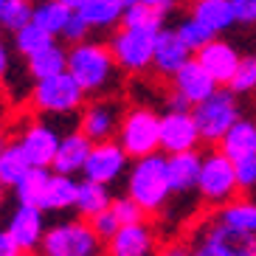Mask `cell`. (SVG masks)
<instances>
[{
	"label": "cell",
	"mask_w": 256,
	"mask_h": 256,
	"mask_svg": "<svg viewBox=\"0 0 256 256\" xmlns=\"http://www.w3.org/2000/svg\"><path fill=\"white\" fill-rule=\"evenodd\" d=\"M113 51L98 42H76L74 51L68 54V74L74 76L84 93H96L110 84L116 74Z\"/></svg>",
	"instance_id": "obj_1"
},
{
	"label": "cell",
	"mask_w": 256,
	"mask_h": 256,
	"mask_svg": "<svg viewBox=\"0 0 256 256\" xmlns=\"http://www.w3.org/2000/svg\"><path fill=\"white\" fill-rule=\"evenodd\" d=\"M130 197L141 206L146 214L164 208V203L169 200L172 188H169V174H166V158L160 155H146L138 158V164L130 172Z\"/></svg>",
	"instance_id": "obj_2"
},
{
	"label": "cell",
	"mask_w": 256,
	"mask_h": 256,
	"mask_svg": "<svg viewBox=\"0 0 256 256\" xmlns=\"http://www.w3.org/2000/svg\"><path fill=\"white\" fill-rule=\"evenodd\" d=\"M118 144L130 158H146L160 150V118L146 107H132L124 113Z\"/></svg>",
	"instance_id": "obj_3"
},
{
	"label": "cell",
	"mask_w": 256,
	"mask_h": 256,
	"mask_svg": "<svg viewBox=\"0 0 256 256\" xmlns=\"http://www.w3.org/2000/svg\"><path fill=\"white\" fill-rule=\"evenodd\" d=\"M194 121L200 130L203 141H222L226 132L240 121V107L231 90H217L214 96H208L203 104L194 107Z\"/></svg>",
	"instance_id": "obj_4"
},
{
	"label": "cell",
	"mask_w": 256,
	"mask_h": 256,
	"mask_svg": "<svg viewBox=\"0 0 256 256\" xmlns=\"http://www.w3.org/2000/svg\"><path fill=\"white\" fill-rule=\"evenodd\" d=\"M98 242L90 222H62L48 228L40 248L46 256H96Z\"/></svg>",
	"instance_id": "obj_5"
},
{
	"label": "cell",
	"mask_w": 256,
	"mask_h": 256,
	"mask_svg": "<svg viewBox=\"0 0 256 256\" xmlns=\"http://www.w3.org/2000/svg\"><path fill=\"white\" fill-rule=\"evenodd\" d=\"M197 188L203 194L206 203L222 206L231 203L234 192H236V169H234V160L222 152H208L203 158L200 166V178H197Z\"/></svg>",
	"instance_id": "obj_6"
},
{
	"label": "cell",
	"mask_w": 256,
	"mask_h": 256,
	"mask_svg": "<svg viewBox=\"0 0 256 256\" xmlns=\"http://www.w3.org/2000/svg\"><path fill=\"white\" fill-rule=\"evenodd\" d=\"M155 37H158V34L138 31V28L116 31L113 42H110L116 65H118L121 70H130V74L146 70L152 65V56H155Z\"/></svg>",
	"instance_id": "obj_7"
},
{
	"label": "cell",
	"mask_w": 256,
	"mask_h": 256,
	"mask_svg": "<svg viewBox=\"0 0 256 256\" xmlns=\"http://www.w3.org/2000/svg\"><path fill=\"white\" fill-rule=\"evenodd\" d=\"M82 98L84 90L68 70L51 79H40L34 88V104L46 113H74L82 107Z\"/></svg>",
	"instance_id": "obj_8"
},
{
	"label": "cell",
	"mask_w": 256,
	"mask_h": 256,
	"mask_svg": "<svg viewBox=\"0 0 256 256\" xmlns=\"http://www.w3.org/2000/svg\"><path fill=\"white\" fill-rule=\"evenodd\" d=\"M174 104L178 110H183L186 104H203L208 96L217 93V82L214 76L200 65L197 60H188L178 74H174Z\"/></svg>",
	"instance_id": "obj_9"
},
{
	"label": "cell",
	"mask_w": 256,
	"mask_h": 256,
	"mask_svg": "<svg viewBox=\"0 0 256 256\" xmlns=\"http://www.w3.org/2000/svg\"><path fill=\"white\" fill-rule=\"evenodd\" d=\"M256 248V236L240 234L222 222H211L192 256H248Z\"/></svg>",
	"instance_id": "obj_10"
},
{
	"label": "cell",
	"mask_w": 256,
	"mask_h": 256,
	"mask_svg": "<svg viewBox=\"0 0 256 256\" xmlns=\"http://www.w3.org/2000/svg\"><path fill=\"white\" fill-rule=\"evenodd\" d=\"M127 152L121 150L118 141H102L96 144L90 150V155H88V160H84V180H93V183H102V186H107V183H113L116 178H118L124 169H127Z\"/></svg>",
	"instance_id": "obj_11"
},
{
	"label": "cell",
	"mask_w": 256,
	"mask_h": 256,
	"mask_svg": "<svg viewBox=\"0 0 256 256\" xmlns=\"http://www.w3.org/2000/svg\"><path fill=\"white\" fill-rule=\"evenodd\" d=\"M197 141H200V130H197L194 113L172 110L160 118V150H166L169 155L197 150Z\"/></svg>",
	"instance_id": "obj_12"
},
{
	"label": "cell",
	"mask_w": 256,
	"mask_h": 256,
	"mask_svg": "<svg viewBox=\"0 0 256 256\" xmlns=\"http://www.w3.org/2000/svg\"><path fill=\"white\" fill-rule=\"evenodd\" d=\"M121 121H124V113H121L118 102H113V98L96 102V104H90L82 116V136H88L96 144L110 141L113 132L121 130Z\"/></svg>",
	"instance_id": "obj_13"
},
{
	"label": "cell",
	"mask_w": 256,
	"mask_h": 256,
	"mask_svg": "<svg viewBox=\"0 0 256 256\" xmlns=\"http://www.w3.org/2000/svg\"><path fill=\"white\" fill-rule=\"evenodd\" d=\"M60 141L62 138L56 136V130H51L48 124H31L23 136H20L17 144H20V150H23V155L28 158L31 166L46 169V166H54Z\"/></svg>",
	"instance_id": "obj_14"
},
{
	"label": "cell",
	"mask_w": 256,
	"mask_h": 256,
	"mask_svg": "<svg viewBox=\"0 0 256 256\" xmlns=\"http://www.w3.org/2000/svg\"><path fill=\"white\" fill-rule=\"evenodd\" d=\"M240 60L242 56L236 54V48L228 46V42H222V40H211L208 46H203L200 51H197V62L214 76L217 84L231 82L234 74H236V68H240Z\"/></svg>",
	"instance_id": "obj_15"
},
{
	"label": "cell",
	"mask_w": 256,
	"mask_h": 256,
	"mask_svg": "<svg viewBox=\"0 0 256 256\" xmlns=\"http://www.w3.org/2000/svg\"><path fill=\"white\" fill-rule=\"evenodd\" d=\"M8 234L20 245V250H34L42 245L46 236V222H42V208L40 206H20L8 220Z\"/></svg>",
	"instance_id": "obj_16"
},
{
	"label": "cell",
	"mask_w": 256,
	"mask_h": 256,
	"mask_svg": "<svg viewBox=\"0 0 256 256\" xmlns=\"http://www.w3.org/2000/svg\"><path fill=\"white\" fill-rule=\"evenodd\" d=\"M110 256H152L155 250V234L144 222H132V226H121L116 236L107 242Z\"/></svg>",
	"instance_id": "obj_17"
},
{
	"label": "cell",
	"mask_w": 256,
	"mask_h": 256,
	"mask_svg": "<svg viewBox=\"0 0 256 256\" xmlns=\"http://www.w3.org/2000/svg\"><path fill=\"white\" fill-rule=\"evenodd\" d=\"M188 54L192 51H188V46L180 40L178 31H158L152 65H155L164 76H174L188 62Z\"/></svg>",
	"instance_id": "obj_18"
},
{
	"label": "cell",
	"mask_w": 256,
	"mask_h": 256,
	"mask_svg": "<svg viewBox=\"0 0 256 256\" xmlns=\"http://www.w3.org/2000/svg\"><path fill=\"white\" fill-rule=\"evenodd\" d=\"M200 166H203V158L192 152H174L166 158V174H169V188L183 194L192 186H197V178H200Z\"/></svg>",
	"instance_id": "obj_19"
},
{
	"label": "cell",
	"mask_w": 256,
	"mask_h": 256,
	"mask_svg": "<svg viewBox=\"0 0 256 256\" xmlns=\"http://www.w3.org/2000/svg\"><path fill=\"white\" fill-rule=\"evenodd\" d=\"M93 144L88 136L82 132H70L60 141V150H56V158H54V169L56 174H74L84 169V160L90 155Z\"/></svg>",
	"instance_id": "obj_20"
},
{
	"label": "cell",
	"mask_w": 256,
	"mask_h": 256,
	"mask_svg": "<svg viewBox=\"0 0 256 256\" xmlns=\"http://www.w3.org/2000/svg\"><path fill=\"white\" fill-rule=\"evenodd\" d=\"M220 152L228 155L231 160H242L248 155H256V124L254 121H245V118L236 121L226 132V138L220 141Z\"/></svg>",
	"instance_id": "obj_21"
},
{
	"label": "cell",
	"mask_w": 256,
	"mask_h": 256,
	"mask_svg": "<svg viewBox=\"0 0 256 256\" xmlns=\"http://www.w3.org/2000/svg\"><path fill=\"white\" fill-rule=\"evenodd\" d=\"M192 17L200 20L206 28H211L214 34L231 28L236 23V14H234L231 0H194L192 6Z\"/></svg>",
	"instance_id": "obj_22"
},
{
	"label": "cell",
	"mask_w": 256,
	"mask_h": 256,
	"mask_svg": "<svg viewBox=\"0 0 256 256\" xmlns=\"http://www.w3.org/2000/svg\"><path fill=\"white\" fill-rule=\"evenodd\" d=\"M79 197V183L70 174H51V180L46 186V194L40 200L42 211H65L70 206H76Z\"/></svg>",
	"instance_id": "obj_23"
},
{
	"label": "cell",
	"mask_w": 256,
	"mask_h": 256,
	"mask_svg": "<svg viewBox=\"0 0 256 256\" xmlns=\"http://www.w3.org/2000/svg\"><path fill=\"white\" fill-rule=\"evenodd\" d=\"M28 60V70L34 79H51V76H60L68 70V54H65V48H60L56 42H51V46L40 48V51H34L31 56H26Z\"/></svg>",
	"instance_id": "obj_24"
},
{
	"label": "cell",
	"mask_w": 256,
	"mask_h": 256,
	"mask_svg": "<svg viewBox=\"0 0 256 256\" xmlns=\"http://www.w3.org/2000/svg\"><path fill=\"white\" fill-rule=\"evenodd\" d=\"M217 222L234 228L240 234H248V236H256V203L250 200H231L220 208Z\"/></svg>",
	"instance_id": "obj_25"
},
{
	"label": "cell",
	"mask_w": 256,
	"mask_h": 256,
	"mask_svg": "<svg viewBox=\"0 0 256 256\" xmlns=\"http://www.w3.org/2000/svg\"><path fill=\"white\" fill-rule=\"evenodd\" d=\"M127 8V0H88L79 14L88 20L90 28H104V26H113L116 20H121Z\"/></svg>",
	"instance_id": "obj_26"
},
{
	"label": "cell",
	"mask_w": 256,
	"mask_h": 256,
	"mask_svg": "<svg viewBox=\"0 0 256 256\" xmlns=\"http://www.w3.org/2000/svg\"><path fill=\"white\" fill-rule=\"evenodd\" d=\"M110 206H113V200H110V192H107V186H102V183H93V180L79 183L76 208H79V214H82V217L93 220L96 214L107 211Z\"/></svg>",
	"instance_id": "obj_27"
},
{
	"label": "cell",
	"mask_w": 256,
	"mask_h": 256,
	"mask_svg": "<svg viewBox=\"0 0 256 256\" xmlns=\"http://www.w3.org/2000/svg\"><path fill=\"white\" fill-rule=\"evenodd\" d=\"M124 28H138V31H150V34H158L160 26H164V8L146 6V3H130L124 8Z\"/></svg>",
	"instance_id": "obj_28"
},
{
	"label": "cell",
	"mask_w": 256,
	"mask_h": 256,
	"mask_svg": "<svg viewBox=\"0 0 256 256\" xmlns=\"http://www.w3.org/2000/svg\"><path fill=\"white\" fill-rule=\"evenodd\" d=\"M70 14H74V12H70L68 6H62L60 0H42L40 6H34V23H37L40 28H46L51 37H56V34L65 31Z\"/></svg>",
	"instance_id": "obj_29"
},
{
	"label": "cell",
	"mask_w": 256,
	"mask_h": 256,
	"mask_svg": "<svg viewBox=\"0 0 256 256\" xmlns=\"http://www.w3.org/2000/svg\"><path fill=\"white\" fill-rule=\"evenodd\" d=\"M48 180H51V172H48V169L31 166L28 172L23 174V180L14 186L20 206H40V200H42V194H46Z\"/></svg>",
	"instance_id": "obj_30"
},
{
	"label": "cell",
	"mask_w": 256,
	"mask_h": 256,
	"mask_svg": "<svg viewBox=\"0 0 256 256\" xmlns=\"http://www.w3.org/2000/svg\"><path fill=\"white\" fill-rule=\"evenodd\" d=\"M28 169H31V164L23 155L20 144H8L6 150L0 152V183L3 186H17Z\"/></svg>",
	"instance_id": "obj_31"
},
{
	"label": "cell",
	"mask_w": 256,
	"mask_h": 256,
	"mask_svg": "<svg viewBox=\"0 0 256 256\" xmlns=\"http://www.w3.org/2000/svg\"><path fill=\"white\" fill-rule=\"evenodd\" d=\"M34 20V6L31 0H6V8H3V17H0V26L6 31H20Z\"/></svg>",
	"instance_id": "obj_32"
},
{
	"label": "cell",
	"mask_w": 256,
	"mask_h": 256,
	"mask_svg": "<svg viewBox=\"0 0 256 256\" xmlns=\"http://www.w3.org/2000/svg\"><path fill=\"white\" fill-rule=\"evenodd\" d=\"M14 42H17V51L23 54V56H31L34 51H40V48H46V46H51L54 42V37L48 34L46 28H40L34 20H31L26 28H20L14 34Z\"/></svg>",
	"instance_id": "obj_33"
},
{
	"label": "cell",
	"mask_w": 256,
	"mask_h": 256,
	"mask_svg": "<svg viewBox=\"0 0 256 256\" xmlns=\"http://www.w3.org/2000/svg\"><path fill=\"white\" fill-rule=\"evenodd\" d=\"M174 31L180 34V40L188 46V51H200L203 46H208L211 40H214V31L206 28V26L200 23V20H194V17L186 20V23H180Z\"/></svg>",
	"instance_id": "obj_34"
},
{
	"label": "cell",
	"mask_w": 256,
	"mask_h": 256,
	"mask_svg": "<svg viewBox=\"0 0 256 256\" xmlns=\"http://www.w3.org/2000/svg\"><path fill=\"white\" fill-rule=\"evenodd\" d=\"M231 93H250L256 90V56H242L240 68L234 74V79L228 82Z\"/></svg>",
	"instance_id": "obj_35"
},
{
	"label": "cell",
	"mask_w": 256,
	"mask_h": 256,
	"mask_svg": "<svg viewBox=\"0 0 256 256\" xmlns=\"http://www.w3.org/2000/svg\"><path fill=\"white\" fill-rule=\"evenodd\" d=\"M110 208H113V214L118 217L121 226H132V222H141L144 214H146V211H144L141 206L132 200V197H116Z\"/></svg>",
	"instance_id": "obj_36"
},
{
	"label": "cell",
	"mask_w": 256,
	"mask_h": 256,
	"mask_svg": "<svg viewBox=\"0 0 256 256\" xmlns=\"http://www.w3.org/2000/svg\"><path fill=\"white\" fill-rule=\"evenodd\" d=\"M90 228H93V234H96L98 240L110 242L116 236V231L121 228V222H118V217L113 214V208H107V211H102V214H96V217L90 220Z\"/></svg>",
	"instance_id": "obj_37"
},
{
	"label": "cell",
	"mask_w": 256,
	"mask_h": 256,
	"mask_svg": "<svg viewBox=\"0 0 256 256\" xmlns=\"http://www.w3.org/2000/svg\"><path fill=\"white\" fill-rule=\"evenodd\" d=\"M234 169H236V186L242 192H256V155L234 160Z\"/></svg>",
	"instance_id": "obj_38"
},
{
	"label": "cell",
	"mask_w": 256,
	"mask_h": 256,
	"mask_svg": "<svg viewBox=\"0 0 256 256\" xmlns=\"http://www.w3.org/2000/svg\"><path fill=\"white\" fill-rule=\"evenodd\" d=\"M88 28H90V26H88V20H84L79 12H74V14H70V20H68V26H65V31H62V37L70 40V42H82L84 34H88Z\"/></svg>",
	"instance_id": "obj_39"
},
{
	"label": "cell",
	"mask_w": 256,
	"mask_h": 256,
	"mask_svg": "<svg viewBox=\"0 0 256 256\" xmlns=\"http://www.w3.org/2000/svg\"><path fill=\"white\" fill-rule=\"evenodd\" d=\"M236 23H256V0H231Z\"/></svg>",
	"instance_id": "obj_40"
},
{
	"label": "cell",
	"mask_w": 256,
	"mask_h": 256,
	"mask_svg": "<svg viewBox=\"0 0 256 256\" xmlns=\"http://www.w3.org/2000/svg\"><path fill=\"white\" fill-rule=\"evenodd\" d=\"M17 254H23V250H20V245L12 240V234L0 231V256H17Z\"/></svg>",
	"instance_id": "obj_41"
},
{
	"label": "cell",
	"mask_w": 256,
	"mask_h": 256,
	"mask_svg": "<svg viewBox=\"0 0 256 256\" xmlns=\"http://www.w3.org/2000/svg\"><path fill=\"white\" fill-rule=\"evenodd\" d=\"M130 3H146V6H155V8H164V12H166L174 0H127V6H130Z\"/></svg>",
	"instance_id": "obj_42"
},
{
	"label": "cell",
	"mask_w": 256,
	"mask_h": 256,
	"mask_svg": "<svg viewBox=\"0 0 256 256\" xmlns=\"http://www.w3.org/2000/svg\"><path fill=\"white\" fill-rule=\"evenodd\" d=\"M160 256H192V250H186L183 245H172V248H166Z\"/></svg>",
	"instance_id": "obj_43"
},
{
	"label": "cell",
	"mask_w": 256,
	"mask_h": 256,
	"mask_svg": "<svg viewBox=\"0 0 256 256\" xmlns=\"http://www.w3.org/2000/svg\"><path fill=\"white\" fill-rule=\"evenodd\" d=\"M6 70H8V51H6V46L0 42V79H3Z\"/></svg>",
	"instance_id": "obj_44"
},
{
	"label": "cell",
	"mask_w": 256,
	"mask_h": 256,
	"mask_svg": "<svg viewBox=\"0 0 256 256\" xmlns=\"http://www.w3.org/2000/svg\"><path fill=\"white\" fill-rule=\"evenodd\" d=\"M60 3H62V6H68L70 12H79V8H82L84 3H88V0H60Z\"/></svg>",
	"instance_id": "obj_45"
},
{
	"label": "cell",
	"mask_w": 256,
	"mask_h": 256,
	"mask_svg": "<svg viewBox=\"0 0 256 256\" xmlns=\"http://www.w3.org/2000/svg\"><path fill=\"white\" fill-rule=\"evenodd\" d=\"M3 8H6V0H0V17H3Z\"/></svg>",
	"instance_id": "obj_46"
},
{
	"label": "cell",
	"mask_w": 256,
	"mask_h": 256,
	"mask_svg": "<svg viewBox=\"0 0 256 256\" xmlns=\"http://www.w3.org/2000/svg\"><path fill=\"white\" fill-rule=\"evenodd\" d=\"M6 150V141H3V136H0V152Z\"/></svg>",
	"instance_id": "obj_47"
},
{
	"label": "cell",
	"mask_w": 256,
	"mask_h": 256,
	"mask_svg": "<svg viewBox=\"0 0 256 256\" xmlns=\"http://www.w3.org/2000/svg\"><path fill=\"white\" fill-rule=\"evenodd\" d=\"M0 203H3V183H0Z\"/></svg>",
	"instance_id": "obj_48"
},
{
	"label": "cell",
	"mask_w": 256,
	"mask_h": 256,
	"mask_svg": "<svg viewBox=\"0 0 256 256\" xmlns=\"http://www.w3.org/2000/svg\"><path fill=\"white\" fill-rule=\"evenodd\" d=\"M248 256H256V248H254V250H250V254H248Z\"/></svg>",
	"instance_id": "obj_49"
},
{
	"label": "cell",
	"mask_w": 256,
	"mask_h": 256,
	"mask_svg": "<svg viewBox=\"0 0 256 256\" xmlns=\"http://www.w3.org/2000/svg\"><path fill=\"white\" fill-rule=\"evenodd\" d=\"M17 256H26V254H17Z\"/></svg>",
	"instance_id": "obj_50"
}]
</instances>
